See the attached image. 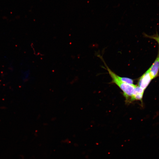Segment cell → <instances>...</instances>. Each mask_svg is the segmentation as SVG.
Masks as SVG:
<instances>
[{
	"instance_id": "3957f363",
	"label": "cell",
	"mask_w": 159,
	"mask_h": 159,
	"mask_svg": "<svg viewBox=\"0 0 159 159\" xmlns=\"http://www.w3.org/2000/svg\"><path fill=\"white\" fill-rule=\"evenodd\" d=\"M148 70L152 79L158 76L159 70V49L155 60Z\"/></svg>"
},
{
	"instance_id": "277c9868",
	"label": "cell",
	"mask_w": 159,
	"mask_h": 159,
	"mask_svg": "<svg viewBox=\"0 0 159 159\" xmlns=\"http://www.w3.org/2000/svg\"><path fill=\"white\" fill-rule=\"evenodd\" d=\"M117 77L120 81L125 83L131 85H134L133 81L132 79L127 77H122L118 75H117Z\"/></svg>"
},
{
	"instance_id": "5b68a950",
	"label": "cell",
	"mask_w": 159,
	"mask_h": 159,
	"mask_svg": "<svg viewBox=\"0 0 159 159\" xmlns=\"http://www.w3.org/2000/svg\"><path fill=\"white\" fill-rule=\"evenodd\" d=\"M146 36L150 38L155 40L159 45V36L158 34L153 36H148L146 35Z\"/></svg>"
},
{
	"instance_id": "6da1fadb",
	"label": "cell",
	"mask_w": 159,
	"mask_h": 159,
	"mask_svg": "<svg viewBox=\"0 0 159 159\" xmlns=\"http://www.w3.org/2000/svg\"><path fill=\"white\" fill-rule=\"evenodd\" d=\"M100 58L104 63L105 67L112 79V82L116 84L122 91L123 95L125 97L127 102H130V98L132 95L134 89L136 85H131L126 84L120 81L117 78V75L113 72L107 66L105 62L102 59V57H100Z\"/></svg>"
},
{
	"instance_id": "7a4b0ae2",
	"label": "cell",
	"mask_w": 159,
	"mask_h": 159,
	"mask_svg": "<svg viewBox=\"0 0 159 159\" xmlns=\"http://www.w3.org/2000/svg\"><path fill=\"white\" fill-rule=\"evenodd\" d=\"M152 79L148 70L140 77L138 81V86L144 90Z\"/></svg>"
}]
</instances>
